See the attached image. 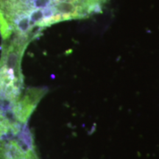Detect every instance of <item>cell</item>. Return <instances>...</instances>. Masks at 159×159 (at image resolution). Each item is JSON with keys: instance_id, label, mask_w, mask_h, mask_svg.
<instances>
[{"instance_id": "obj_1", "label": "cell", "mask_w": 159, "mask_h": 159, "mask_svg": "<svg viewBox=\"0 0 159 159\" xmlns=\"http://www.w3.org/2000/svg\"><path fill=\"white\" fill-rule=\"evenodd\" d=\"M47 91V89L44 88L27 89L23 96H20L13 107L12 114L16 122L21 125L27 124L32 113L35 111Z\"/></svg>"}]
</instances>
